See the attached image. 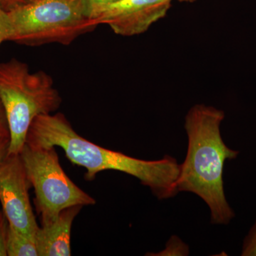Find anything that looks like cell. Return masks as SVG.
Masks as SVG:
<instances>
[{
	"label": "cell",
	"mask_w": 256,
	"mask_h": 256,
	"mask_svg": "<svg viewBox=\"0 0 256 256\" xmlns=\"http://www.w3.org/2000/svg\"><path fill=\"white\" fill-rule=\"evenodd\" d=\"M26 144L36 146H60L74 164L86 170L85 178L92 181L105 170L122 172L149 186L160 200L175 196L180 164L172 156L156 161L136 159L94 144L79 136L64 114H43L34 120Z\"/></svg>",
	"instance_id": "1"
},
{
	"label": "cell",
	"mask_w": 256,
	"mask_h": 256,
	"mask_svg": "<svg viewBox=\"0 0 256 256\" xmlns=\"http://www.w3.org/2000/svg\"><path fill=\"white\" fill-rule=\"evenodd\" d=\"M224 116V111L202 104L188 110L184 124L188 153L180 164L176 188L201 197L210 207L212 223L226 225L234 213L224 194V163L236 158L238 152L228 148L222 139L220 126Z\"/></svg>",
	"instance_id": "2"
},
{
	"label": "cell",
	"mask_w": 256,
	"mask_h": 256,
	"mask_svg": "<svg viewBox=\"0 0 256 256\" xmlns=\"http://www.w3.org/2000/svg\"><path fill=\"white\" fill-rule=\"evenodd\" d=\"M0 100L9 127L8 154H20L34 120L53 114L62 102L50 74L32 73L28 64L16 58L0 63Z\"/></svg>",
	"instance_id": "3"
},
{
	"label": "cell",
	"mask_w": 256,
	"mask_h": 256,
	"mask_svg": "<svg viewBox=\"0 0 256 256\" xmlns=\"http://www.w3.org/2000/svg\"><path fill=\"white\" fill-rule=\"evenodd\" d=\"M8 12L10 41L26 46L68 45L97 26L84 0H32Z\"/></svg>",
	"instance_id": "4"
},
{
	"label": "cell",
	"mask_w": 256,
	"mask_h": 256,
	"mask_svg": "<svg viewBox=\"0 0 256 256\" xmlns=\"http://www.w3.org/2000/svg\"><path fill=\"white\" fill-rule=\"evenodd\" d=\"M31 185L34 188L37 213L42 226L53 222L65 208L96 204V200L67 176L55 146L25 144L20 152Z\"/></svg>",
	"instance_id": "5"
},
{
	"label": "cell",
	"mask_w": 256,
	"mask_h": 256,
	"mask_svg": "<svg viewBox=\"0 0 256 256\" xmlns=\"http://www.w3.org/2000/svg\"><path fill=\"white\" fill-rule=\"evenodd\" d=\"M20 154H8L0 163V203L11 226L36 236L38 226L28 194L31 186Z\"/></svg>",
	"instance_id": "6"
},
{
	"label": "cell",
	"mask_w": 256,
	"mask_h": 256,
	"mask_svg": "<svg viewBox=\"0 0 256 256\" xmlns=\"http://www.w3.org/2000/svg\"><path fill=\"white\" fill-rule=\"evenodd\" d=\"M172 0H118L90 10L88 16L97 26L106 24L116 34L133 36L141 34L164 18Z\"/></svg>",
	"instance_id": "7"
},
{
	"label": "cell",
	"mask_w": 256,
	"mask_h": 256,
	"mask_svg": "<svg viewBox=\"0 0 256 256\" xmlns=\"http://www.w3.org/2000/svg\"><path fill=\"white\" fill-rule=\"evenodd\" d=\"M82 206L65 208L53 222L40 226L35 238L38 256H70L72 224Z\"/></svg>",
	"instance_id": "8"
},
{
	"label": "cell",
	"mask_w": 256,
	"mask_h": 256,
	"mask_svg": "<svg viewBox=\"0 0 256 256\" xmlns=\"http://www.w3.org/2000/svg\"><path fill=\"white\" fill-rule=\"evenodd\" d=\"M6 252L8 256H38L36 238L18 232L9 224Z\"/></svg>",
	"instance_id": "9"
},
{
	"label": "cell",
	"mask_w": 256,
	"mask_h": 256,
	"mask_svg": "<svg viewBox=\"0 0 256 256\" xmlns=\"http://www.w3.org/2000/svg\"><path fill=\"white\" fill-rule=\"evenodd\" d=\"M11 25L6 10L0 6V44L5 41H10Z\"/></svg>",
	"instance_id": "10"
},
{
	"label": "cell",
	"mask_w": 256,
	"mask_h": 256,
	"mask_svg": "<svg viewBox=\"0 0 256 256\" xmlns=\"http://www.w3.org/2000/svg\"><path fill=\"white\" fill-rule=\"evenodd\" d=\"M9 222L2 210H0V256H8L6 239H8Z\"/></svg>",
	"instance_id": "11"
},
{
	"label": "cell",
	"mask_w": 256,
	"mask_h": 256,
	"mask_svg": "<svg viewBox=\"0 0 256 256\" xmlns=\"http://www.w3.org/2000/svg\"><path fill=\"white\" fill-rule=\"evenodd\" d=\"M242 255L256 256V223L244 242Z\"/></svg>",
	"instance_id": "12"
},
{
	"label": "cell",
	"mask_w": 256,
	"mask_h": 256,
	"mask_svg": "<svg viewBox=\"0 0 256 256\" xmlns=\"http://www.w3.org/2000/svg\"><path fill=\"white\" fill-rule=\"evenodd\" d=\"M117 1L118 0H84L86 6L88 14L90 10L112 4Z\"/></svg>",
	"instance_id": "13"
},
{
	"label": "cell",
	"mask_w": 256,
	"mask_h": 256,
	"mask_svg": "<svg viewBox=\"0 0 256 256\" xmlns=\"http://www.w3.org/2000/svg\"><path fill=\"white\" fill-rule=\"evenodd\" d=\"M31 1L32 0H0V6L6 12H9Z\"/></svg>",
	"instance_id": "14"
},
{
	"label": "cell",
	"mask_w": 256,
	"mask_h": 256,
	"mask_svg": "<svg viewBox=\"0 0 256 256\" xmlns=\"http://www.w3.org/2000/svg\"><path fill=\"white\" fill-rule=\"evenodd\" d=\"M10 141V134H0V163L8 156Z\"/></svg>",
	"instance_id": "15"
},
{
	"label": "cell",
	"mask_w": 256,
	"mask_h": 256,
	"mask_svg": "<svg viewBox=\"0 0 256 256\" xmlns=\"http://www.w3.org/2000/svg\"><path fill=\"white\" fill-rule=\"evenodd\" d=\"M10 134L9 127H8L4 108L0 100V134Z\"/></svg>",
	"instance_id": "16"
},
{
	"label": "cell",
	"mask_w": 256,
	"mask_h": 256,
	"mask_svg": "<svg viewBox=\"0 0 256 256\" xmlns=\"http://www.w3.org/2000/svg\"><path fill=\"white\" fill-rule=\"evenodd\" d=\"M172 1H174V0H172ZM176 1L180 2H193L196 0H176Z\"/></svg>",
	"instance_id": "17"
}]
</instances>
